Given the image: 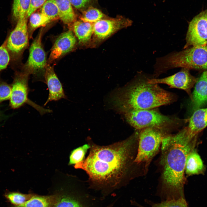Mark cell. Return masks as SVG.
I'll return each mask as SVG.
<instances>
[{
	"label": "cell",
	"mask_w": 207,
	"mask_h": 207,
	"mask_svg": "<svg viewBox=\"0 0 207 207\" xmlns=\"http://www.w3.org/2000/svg\"><path fill=\"white\" fill-rule=\"evenodd\" d=\"M193 150L188 155L186 162L185 171L188 175L200 174L204 168L200 156Z\"/></svg>",
	"instance_id": "ffe728a7"
},
{
	"label": "cell",
	"mask_w": 207,
	"mask_h": 207,
	"mask_svg": "<svg viewBox=\"0 0 207 207\" xmlns=\"http://www.w3.org/2000/svg\"><path fill=\"white\" fill-rule=\"evenodd\" d=\"M90 147V145L85 144L72 150L70 155L68 165H75L83 160L87 150Z\"/></svg>",
	"instance_id": "484cf974"
},
{
	"label": "cell",
	"mask_w": 207,
	"mask_h": 207,
	"mask_svg": "<svg viewBox=\"0 0 207 207\" xmlns=\"http://www.w3.org/2000/svg\"><path fill=\"white\" fill-rule=\"evenodd\" d=\"M134 139L108 146L91 145L88 156L74 168L84 170L99 187H115L122 181L132 159Z\"/></svg>",
	"instance_id": "6da1fadb"
},
{
	"label": "cell",
	"mask_w": 207,
	"mask_h": 207,
	"mask_svg": "<svg viewBox=\"0 0 207 207\" xmlns=\"http://www.w3.org/2000/svg\"><path fill=\"white\" fill-rule=\"evenodd\" d=\"M44 82L49 91L48 98L44 103L46 105L49 101H57L62 99H66L62 83L54 72L53 68L47 65L44 74Z\"/></svg>",
	"instance_id": "9a60e30c"
},
{
	"label": "cell",
	"mask_w": 207,
	"mask_h": 207,
	"mask_svg": "<svg viewBox=\"0 0 207 207\" xmlns=\"http://www.w3.org/2000/svg\"><path fill=\"white\" fill-rule=\"evenodd\" d=\"M27 18L24 17L17 20L15 28L7 41V49L14 55L20 54L28 44Z\"/></svg>",
	"instance_id": "7c38bea8"
},
{
	"label": "cell",
	"mask_w": 207,
	"mask_h": 207,
	"mask_svg": "<svg viewBox=\"0 0 207 207\" xmlns=\"http://www.w3.org/2000/svg\"><path fill=\"white\" fill-rule=\"evenodd\" d=\"M29 17L30 31L31 32L39 27L45 26L51 21L48 18L41 12H34Z\"/></svg>",
	"instance_id": "83f0119b"
},
{
	"label": "cell",
	"mask_w": 207,
	"mask_h": 207,
	"mask_svg": "<svg viewBox=\"0 0 207 207\" xmlns=\"http://www.w3.org/2000/svg\"><path fill=\"white\" fill-rule=\"evenodd\" d=\"M136 156L134 162L139 164L150 161L156 154L165 135L163 131L156 128L147 127L140 130Z\"/></svg>",
	"instance_id": "8992f818"
},
{
	"label": "cell",
	"mask_w": 207,
	"mask_h": 207,
	"mask_svg": "<svg viewBox=\"0 0 207 207\" xmlns=\"http://www.w3.org/2000/svg\"><path fill=\"white\" fill-rule=\"evenodd\" d=\"M112 206H113V204H112L109 205L108 206H107L106 207H112Z\"/></svg>",
	"instance_id": "d6a6232c"
},
{
	"label": "cell",
	"mask_w": 207,
	"mask_h": 207,
	"mask_svg": "<svg viewBox=\"0 0 207 207\" xmlns=\"http://www.w3.org/2000/svg\"></svg>",
	"instance_id": "836d02e7"
},
{
	"label": "cell",
	"mask_w": 207,
	"mask_h": 207,
	"mask_svg": "<svg viewBox=\"0 0 207 207\" xmlns=\"http://www.w3.org/2000/svg\"><path fill=\"white\" fill-rule=\"evenodd\" d=\"M77 40L73 31L68 30L56 39L51 49L49 61L51 62L71 51L75 46Z\"/></svg>",
	"instance_id": "5bb4252c"
},
{
	"label": "cell",
	"mask_w": 207,
	"mask_h": 207,
	"mask_svg": "<svg viewBox=\"0 0 207 207\" xmlns=\"http://www.w3.org/2000/svg\"><path fill=\"white\" fill-rule=\"evenodd\" d=\"M59 13V18L65 24L71 25L76 21V16L69 0H55Z\"/></svg>",
	"instance_id": "44dd1931"
},
{
	"label": "cell",
	"mask_w": 207,
	"mask_h": 207,
	"mask_svg": "<svg viewBox=\"0 0 207 207\" xmlns=\"http://www.w3.org/2000/svg\"><path fill=\"white\" fill-rule=\"evenodd\" d=\"M195 138L189 134L186 127L177 134L170 135L166 146L161 150L162 173L160 196L163 200L185 197L186 162L193 150Z\"/></svg>",
	"instance_id": "7a4b0ae2"
},
{
	"label": "cell",
	"mask_w": 207,
	"mask_h": 207,
	"mask_svg": "<svg viewBox=\"0 0 207 207\" xmlns=\"http://www.w3.org/2000/svg\"><path fill=\"white\" fill-rule=\"evenodd\" d=\"M154 67L156 76L177 68L207 70V45L190 47L157 58Z\"/></svg>",
	"instance_id": "277c9868"
},
{
	"label": "cell",
	"mask_w": 207,
	"mask_h": 207,
	"mask_svg": "<svg viewBox=\"0 0 207 207\" xmlns=\"http://www.w3.org/2000/svg\"><path fill=\"white\" fill-rule=\"evenodd\" d=\"M30 1L31 0H14L12 12L14 18L17 21L21 18L27 17Z\"/></svg>",
	"instance_id": "603a6c76"
},
{
	"label": "cell",
	"mask_w": 207,
	"mask_h": 207,
	"mask_svg": "<svg viewBox=\"0 0 207 207\" xmlns=\"http://www.w3.org/2000/svg\"><path fill=\"white\" fill-rule=\"evenodd\" d=\"M108 18L99 9L90 6L84 10L80 16V20L84 22L94 23Z\"/></svg>",
	"instance_id": "7402d4cb"
},
{
	"label": "cell",
	"mask_w": 207,
	"mask_h": 207,
	"mask_svg": "<svg viewBox=\"0 0 207 207\" xmlns=\"http://www.w3.org/2000/svg\"><path fill=\"white\" fill-rule=\"evenodd\" d=\"M184 49L207 45V9L195 16L189 22Z\"/></svg>",
	"instance_id": "9c48e42d"
},
{
	"label": "cell",
	"mask_w": 207,
	"mask_h": 207,
	"mask_svg": "<svg viewBox=\"0 0 207 207\" xmlns=\"http://www.w3.org/2000/svg\"><path fill=\"white\" fill-rule=\"evenodd\" d=\"M42 33L43 30H41L30 49L29 56L24 72L29 74L37 75L43 70L45 71L47 66L46 55L41 43Z\"/></svg>",
	"instance_id": "30bf717a"
},
{
	"label": "cell",
	"mask_w": 207,
	"mask_h": 207,
	"mask_svg": "<svg viewBox=\"0 0 207 207\" xmlns=\"http://www.w3.org/2000/svg\"><path fill=\"white\" fill-rule=\"evenodd\" d=\"M11 93V86L6 83L0 80V103L9 99Z\"/></svg>",
	"instance_id": "f546056e"
},
{
	"label": "cell",
	"mask_w": 207,
	"mask_h": 207,
	"mask_svg": "<svg viewBox=\"0 0 207 207\" xmlns=\"http://www.w3.org/2000/svg\"><path fill=\"white\" fill-rule=\"evenodd\" d=\"M124 116L131 126L140 130L150 127L164 130L177 124L180 120L152 109L131 111L125 113Z\"/></svg>",
	"instance_id": "5b68a950"
},
{
	"label": "cell",
	"mask_w": 207,
	"mask_h": 207,
	"mask_svg": "<svg viewBox=\"0 0 207 207\" xmlns=\"http://www.w3.org/2000/svg\"><path fill=\"white\" fill-rule=\"evenodd\" d=\"M132 83L116 91L111 101L117 110L124 114L136 110L152 109L173 102L175 97L158 84L148 83L141 73Z\"/></svg>",
	"instance_id": "3957f363"
},
{
	"label": "cell",
	"mask_w": 207,
	"mask_h": 207,
	"mask_svg": "<svg viewBox=\"0 0 207 207\" xmlns=\"http://www.w3.org/2000/svg\"><path fill=\"white\" fill-rule=\"evenodd\" d=\"M34 194L32 193L24 194L18 192H9L6 193L5 196L14 206H18L24 203Z\"/></svg>",
	"instance_id": "cb8c5ba5"
},
{
	"label": "cell",
	"mask_w": 207,
	"mask_h": 207,
	"mask_svg": "<svg viewBox=\"0 0 207 207\" xmlns=\"http://www.w3.org/2000/svg\"><path fill=\"white\" fill-rule=\"evenodd\" d=\"M197 80V78L191 74L189 69L182 68L179 72L167 77L161 78H148L147 82L151 84H165L170 88L184 90L191 99V90Z\"/></svg>",
	"instance_id": "8fae6325"
},
{
	"label": "cell",
	"mask_w": 207,
	"mask_h": 207,
	"mask_svg": "<svg viewBox=\"0 0 207 207\" xmlns=\"http://www.w3.org/2000/svg\"><path fill=\"white\" fill-rule=\"evenodd\" d=\"M93 23L80 20H76L71 24L72 31L80 45L91 47L93 32Z\"/></svg>",
	"instance_id": "e0dca14e"
},
{
	"label": "cell",
	"mask_w": 207,
	"mask_h": 207,
	"mask_svg": "<svg viewBox=\"0 0 207 207\" xmlns=\"http://www.w3.org/2000/svg\"><path fill=\"white\" fill-rule=\"evenodd\" d=\"M132 23L130 19L120 15L93 23V32L91 47L96 46L118 30L131 26Z\"/></svg>",
	"instance_id": "ba28073f"
},
{
	"label": "cell",
	"mask_w": 207,
	"mask_h": 207,
	"mask_svg": "<svg viewBox=\"0 0 207 207\" xmlns=\"http://www.w3.org/2000/svg\"><path fill=\"white\" fill-rule=\"evenodd\" d=\"M29 75L24 72L16 73L11 86L10 106L13 108L17 109L27 104L36 110L41 115L51 112V110L44 108L28 98L30 91L28 85Z\"/></svg>",
	"instance_id": "52a82bcc"
},
{
	"label": "cell",
	"mask_w": 207,
	"mask_h": 207,
	"mask_svg": "<svg viewBox=\"0 0 207 207\" xmlns=\"http://www.w3.org/2000/svg\"><path fill=\"white\" fill-rule=\"evenodd\" d=\"M191 100L193 112L207 104V70L198 79Z\"/></svg>",
	"instance_id": "2e32d148"
},
{
	"label": "cell",
	"mask_w": 207,
	"mask_h": 207,
	"mask_svg": "<svg viewBox=\"0 0 207 207\" xmlns=\"http://www.w3.org/2000/svg\"><path fill=\"white\" fill-rule=\"evenodd\" d=\"M6 45L0 47V71L5 68L10 60L9 55Z\"/></svg>",
	"instance_id": "f1b7e54d"
},
{
	"label": "cell",
	"mask_w": 207,
	"mask_h": 207,
	"mask_svg": "<svg viewBox=\"0 0 207 207\" xmlns=\"http://www.w3.org/2000/svg\"><path fill=\"white\" fill-rule=\"evenodd\" d=\"M41 13L51 21L59 18V11L55 0H47L42 7Z\"/></svg>",
	"instance_id": "d4e9b609"
},
{
	"label": "cell",
	"mask_w": 207,
	"mask_h": 207,
	"mask_svg": "<svg viewBox=\"0 0 207 207\" xmlns=\"http://www.w3.org/2000/svg\"><path fill=\"white\" fill-rule=\"evenodd\" d=\"M138 207H145L137 203ZM150 207H188L185 197L176 200H163L158 203H152Z\"/></svg>",
	"instance_id": "4316f807"
},
{
	"label": "cell",
	"mask_w": 207,
	"mask_h": 207,
	"mask_svg": "<svg viewBox=\"0 0 207 207\" xmlns=\"http://www.w3.org/2000/svg\"><path fill=\"white\" fill-rule=\"evenodd\" d=\"M50 193L57 196V201L53 207H85L79 195L67 183L58 186Z\"/></svg>",
	"instance_id": "4fadbf2b"
},
{
	"label": "cell",
	"mask_w": 207,
	"mask_h": 207,
	"mask_svg": "<svg viewBox=\"0 0 207 207\" xmlns=\"http://www.w3.org/2000/svg\"><path fill=\"white\" fill-rule=\"evenodd\" d=\"M72 5L76 8L81 9L86 8L91 0H69Z\"/></svg>",
	"instance_id": "1f68e13d"
},
{
	"label": "cell",
	"mask_w": 207,
	"mask_h": 207,
	"mask_svg": "<svg viewBox=\"0 0 207 207\" xmlns=\"http://www.w3.org/2000/svg\"><path fill=\"white\" fill-rule=\"evenodd\" d=\"M57 201L56 195L49 193L45 195L35 193L29 200L24 204L14 207H53Z\"/></svg>",
	"instance_id": "d6986e66"
},
{
	"label": "cell",
	"mask_w": 207,
	"mask_h": 207,
	"mask_svg": "<svg viewBox=\"0 0 207 207\" xmlns=\"http://www.w3.org/2000/svg\"><path fill=\"white\" fill-rule=\"evenodd\" d=\"M188 121L187 127L188 133L192 137L196 136L207 126V107L195 111Z\"/></svg>",
	"instance_id": "ac0fdd59"
},
{
	"label": "cell",
	"mask_w": 207,
	"mask_h": 207,
	"mask_svg": "<svg viewBox=\"0 0 207 207\" xmlns=\"http://www.w3.org/2000/svg\"><path fill=\"white\" fill-rule=\"evenodd\" d=\"M47 0H31L30 6L28 12L27 17L30 16L38 8L43 5Z\"/></svg>",
	"instance_id": "4dcf8cb0"
}]
</instances>
